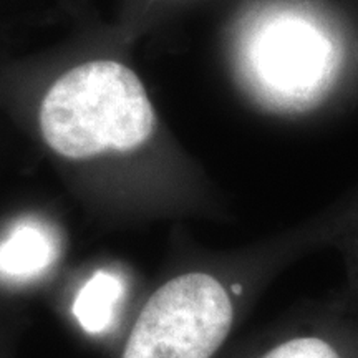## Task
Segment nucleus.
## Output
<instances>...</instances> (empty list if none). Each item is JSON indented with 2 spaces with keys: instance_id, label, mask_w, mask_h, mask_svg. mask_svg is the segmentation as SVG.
<instances>
[{
  "instance_id": "f257e3e1",
  "label": "nucleus",
  "mask_w": 358,
  "mask_h": 358,
  "mask_svg": "<svg viewBox=\"0 0 358 358\" xmlns=\"http://www.w3.org/2000/svg\"><path fill=\"white\" fill-rule=\"evenodd\" d=\"M40 128L55 153L88 159L146 143L155 131V111L131 70L118 62H90L48 90Z\"/></svg>"
},
{
  "instance_id": "f03ea898",
  "label": "nucleus",
  "mask_w": 358,
  "mask_h": 358,
  "mask_svg": "<svg viewBox=\"0 0 358 358\" xmlns=\"http://www.w3.org/2000/svg\"><path fill=\"white\" fill-rule=\"evenodd\" d=\"M243 290L206 272L174 277L146 302L122 358H213L234 329Z\"/></svg>"
},
{
  "instance_id": "7ed1b4c3",
  "label": "nucleus",
  "mask_w": 358,
  "mask_h": 358,
  "mask_svg": "<svg viewBox=\"0 0 358 358\" xmlns=\"http://www.w3.org/2000/svg\"><path fill=\"white\" fill-rule=\"evenodd\" d=\"M249 64L268 95L301 106L317 100L332 85L338 48L313 22L280 17L268 22L252 38Z\"/></svg>"
},
{
  "instance_id": "20e7f679",
  "label": "nucleus",
  "mask_w": 358,
  "mask_h": 358,
  "mask_svg": "<svg viewBox=\"0 0 358 358\" xmlns=\"http://www.w3.org/2000/svg\"><path fill=\"white\" fill-rule=\"evenodd\" d=\"M256 358H358V317L338 297L330 299Z\"/></svg>"
},
{
  "instance_id": "39448f33",
  "label": "nucleus",
  "mask_w": 358,
  "mask_h": 358,
  "mask_svg": "<svg viewBox=\"0 0 358 358\" xmlns=\"http://www.w3.org/2000/svg\"><path fill=\"white\" fill-rule=\"evenodd\" d=\"M55 245L48 232L34 224L19 226L0 244V272L8 277H32L50 266Z\"/></svg>"
},
{
  "instance_id": "423d86ee",
  "label": "nucleus",
  "mask_w": 358,
  "mask_h": 358,
  "mask_svg": "<svg viewBox=\"0 0 358 358\" xmlns=\"http://www.w3.org/2000/svg\"><path fill=\"white\" fill-rule=\"evenodd\" d=\"M123 295V282L110 272H95L75 299V319L85 332L101 334L115 319Z\"/></svg>"
},
{
  "instance_id": "0eeeda50",
  "label": "nucleus",
  "mask_w": 358,
  "mask_h": 358,
  "mask_svg": "<svg viewBox=\"0 0 358 358\" xmlns=\"http://www.w3.org/2000/svg\"><path fill=\"white\" fill-rule=\"evenodd\" d=\"M342 243L347 254L348 284L347 289L337 297L353 315L358 317V224H352Z\"/></svg>"
}]
</instances>
